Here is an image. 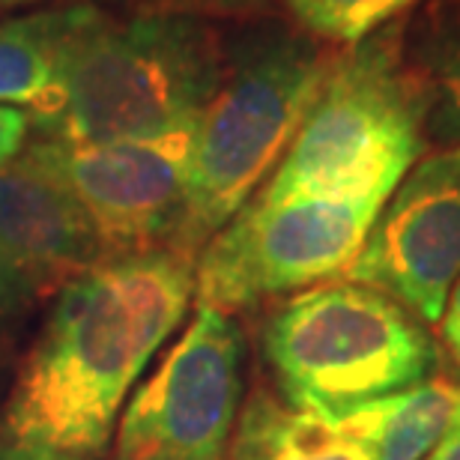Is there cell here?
<instances>
[{
  "label": "cell",
  "mask_w": 460,
  "mask_h": 460,
  "mask_svg": "<svg viewBox=\"0 0 460 460\" xmlns=\"http://www.w3.org/2000/svg\"><path fill=\"white\" fill-rule=\"evenodd\" d=\"M0 252L42 299L111 261L75 198L24 153L0 164Z\"/></svg>",
  "instance_id": "30bf717a"
},
{
  "label": "cell",
  "mask_w": 460,
  "mask_h": 460,
  "mask_svg": "<svg viewBox=\"0 0 460 460\" xmlns=\"http://www.w3.org/2000/svg\"><path fill=\"white\" fill-rule=\"evenodd\" d=\"M460 275V146L412 164L376 213L344 279L398 299L425 326L439 323Z\"/></svg>",
  "instance_id": "9c48e42d"
},
{
  "label": "cell",
  "mask_w": 460,
  "mask_h": 460,
  "mask_svg": "<svg viewBox=\"0 0 460 460\" xmlns=\"http://www.w3.org/2000/svg\"><path fill=\"white\" fill-rule=\"evenodd\" d=\"M227 66V33L209 18L114 13L69 4L54 81L31 117L33 137L108 144L198 123Z\"/></svg>",
  "instance_id": "7a4b0ae2"
},
{
  "label": "cell",
  "mask_w": 460,
  "mask_h": 460,
  "mask_svg": "<svg viewBox=\"0 0 460 460\" xmlns=\"http://www.w3.org/2000/svg\"><path fill=\"white\" fill-rule=\"evenodd\" d=\"M261 344L281 401L329 421L434 376L439 356L398 299L349 279L284 299Z\"/></svg>",
  "instance_id": "5b68a950"
},
{
  "label": "cell",
  "mask_w": 460,
  "mask_h": 460,
  "mask_svg": "<svg viewBox=\"0 0 460 460\" xmlns=\"http://www.w3.org/2000/svg\"><path fill=\"white\" fill-rule=\"evenodd\" d=\"M230 460H371V455L335 421L293 410L257 389L236 419Z\"/></svg>",
  "instance_id": "7c38bea8"
},
{
  "label": "cell",
  "mask_w": 460,
  "mask_h": 460,
  "mask_svg": "<svg viewBox=\"0 0 460 460\" xmlns=\"http://www.w3.org/2000/svg\"><path fill=\"white\" fill-rule=\"evenodd\" d=\"M245 338L230 314L198 308L119 416L105 460H230Z\"/></svg>",
  "instance_id": "52a82bcc"
},
{
  "label": "cell",
  "mask_w": 460,
  "mask_h": 460,
  "mask_svg": "<svg viewBox=\"0 0 460 460\" xmlns=\"http://www.w3.org/2000/svg\"><path fill=\"white\" fill-rule=\"evenodd\" d=\"M195 302V261L111 257L54 293L0 403V460H105L123 401Z\"/></svg>",
  "instance_id": "6da1fadb"
},
{
  "label": "cell",
  "mask_w": 460,
  "mask_h": 460,
  "mask_svg": "<svg viewBox=\"0 0 460 460\" xmlns=\"http://www.w3.org/2000/svg\"><path fill=\"white\" fill-rule=\"evenodd\" d=\"M275 0H102L99 6L114 13H162V15H195V18H234L254 22L272 9Z\"/></svg>",
  "instance_id": "e0dca14e"
},
{
  "label": "cell",
  "mask_w": 460,
  "mask_h": 460,
  "mask_svg": "<svg viewBox=\"0 0 460 460\" xmlns=\"http://www.w3.org/2000/svg\"><path fill=\"white\" fill-rule=\"evenodd\" d=\"M460 407V383L434 374L380 401L362 403L335 425L371 460H425L446 437Z\"/></svg>",
  "instance_id": "8fae6325"
},
{
  "label": "cell",
  "mask_w": 460,
  "mask_h": 460,
  "mask_svg": "<svg viewBox=\"0 0 460 460\" xmlns=\"http://www.w3.org/2000/svg\"><path fill=\"white\" fill-rule=\"evenodd\" d=\"M385 200L254 195L195 261V305L234 317L281 293L344 279Z\"/></svg>",
  "instance_id": "8992f818"
},
{
  "label": "cell",
  "mask_w": 460,
  "mask_h": 460,
  "mask_svg": "<svg viewBox=\"0 0 460 460\" xmlns=\"http://www.w3.org/2000/svg\"><path fill=\"white\" fill-rule=\"evenodd\" d=\"M407 15V13H403ZM403 15L338 51L266 200H385L430 141V93L403 42Z\"/></svg>",
  "instance_id": "277c9868"
},
{
  "label": "cell",
  "mask_w": 460,
  "mask_h": 460,
  "mask_svg": "<svg viewBox=\"0 0 460 460\" xmlns=\"http://www.w3.org/2000/svg\"><path fill=\"white\" fill-rule=\"evenodd\" d=\"M403 42L430 93L428 135L460 146V0H425L403 15Z\"/></svg>",
  "instance_id": "4fadbf2b"
},
{
  "label": "cell",
  "mask_w": 460,
  "mask_h": 460,
  "mask_svg": "<svg viewBox=\"0 0 460 460\" xmlns=\"http://www.w3.org/2000/svg\"><path fill=\"white\" fill-rule=\"evenodd\" d=\"M36 299H42L31 279L0 252V376L6 374L9 362L15 358L18 338L31 317Z\"/></svg>",
  "instance_id": "2e32d148"
},
{
  "label": "cell",
  "mask_w": 460,
  "mask_h": 460,
  "mask_svg": "<svg viewBox=\"0 0 460 460\" xmlns=\"http://www.w3.org/2000/svg\"><path fill=\"white\" fill-rule=\"evenodd\" d=\"M416 0H284L293 24L314 40L349 49L401 18Z\"/></svg>",
  "instance_id": "9a60e30c"
},
{
  "label": "cell",
  "mask_w": 460,
  "mask_h": 460,
  "mask_svg": "<svg viewBox=\"0 0 460 460\" xmlns=\"http://www.w3.org/2000/svg\"><path fill=\"white\" fill-rule=\"evenodd\" d=\"M66 18L69 4L0 22V105L31 111L49 93Z\"/></svg>",
  "instance_id": "5bb4252c"
},
{
  "label": "cell",
  "mask_w": 460,
  "mask_h": 460,
  "mask_svg": "<svg viewBox=\"0 0 460 460\" xmlns=\"http://www.w3.org/2000/svg\"><path fill=\"white\" fill-rule=\"evenodd\" d=\"M31 135V117L22 108L0 105V164L15 159Z\"/></svg>",
  "instance_id": "ac0fdd59"
},
{
  "label": "cell",
  "mask_w": 460,
  "mask_h": 460,
  "mask_svg": "<svg viewBox=\"0 0 460 460\" xmlns=\"http://www.w3.org/2000/svg\"><path fill=\"white\" fill-rule=\"evenodd\" d=\"M439 326H443V341L448 344L452 356L460 362V275H457L455 288H452V293H448V299H446Z\"/></svg>",
  "instance_id": "d6986e66"
},
{
  "label": "cell",
  "mask_w": 460,
  "mask_h": 460,
  "mask_svg": "<svg viewBox=\"0 0 460 460\" xmlns=\"http://www.w3.org/2000/svg\"><path fill=\"white\" fill-rule=\"evenodd\" d=\"M338 51L296 24L263 18L227 36L225 78L195 126L186 200L171 252L198 261L213 234L272 177Z\"/></svg>",
  "instance_id": "3957f363"
},
{
  "label": "cell",
  "mask_w": 460,
  "mask_h": 460,
  "mask_svg": "<svg viewBox=\"0 0 460 460\" xmlns=\"http://www.w3.org/2000/svg\"><path fill=\"white\" fill-rule=\"evenodd\" d=\"M195 126L108 144L31 137L22 153L75 198L108 257H128L168 248L186 200Z\"/></svg>",
  "instance_id": "ba28073f"
},
{
  "label": "cell",
  "mask_w": 460,
  "mask_h": 460,
  "mask_svg": "<svg viewBox=\"0 0 460 460\" xmlns=\"http://www.w3.org/2000/svg\"><path fill=\"white\" fill-rule=\"evenodd\" d=\"M425 460H460V407L446 430V437L439 439V446Z\"/></svg>",
  "instance_id": "ffe728a7"
},
{
  "label": "cell",
  "mask_w": 460,
  "mask_h": 460,
  "mask_svg": "<svg viewBox=\"0 0 460 460\" xmlns=\"http://www.w3.org/2000/svg\"><path fill=\"white\" fill-rule=\"evenodd\" d=\"M31 4H42V0H0L4 9H15V6H31Z\"/></svg>",
  "instance_id": "44dd1931"
}]
</instances>
